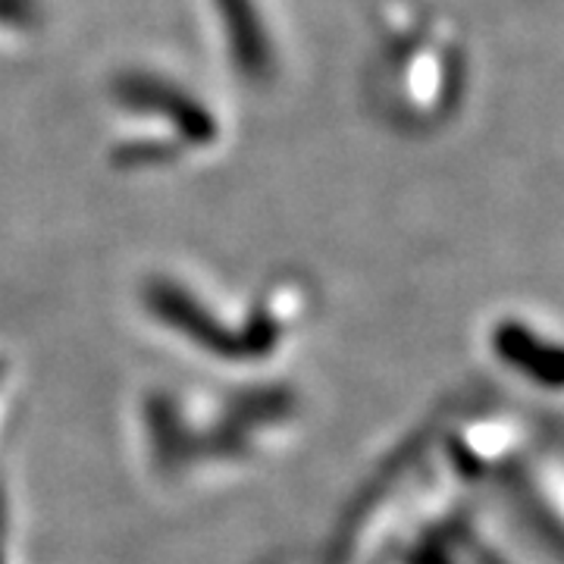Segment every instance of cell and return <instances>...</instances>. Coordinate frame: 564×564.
Returning <instances> with one entry per match:
<instances>
[{"instance_id":"4","label":"cell","mask_w":564,"mask_h":564,"mask_svg":"<svg viewBox=\"0 0 564 564\" xmlns=\"http://www.w3.org/2000/svg\"><path fill=\"white\" fill-rule=\"evenodd\" d=\"M39 17V3L35 0H0V25L10 29H25Z\"/></svg>"},{"instance_id":"3","label":"cell","mask_w":564,"mask_h":564,"mask_svg":"<svg viewBox=\"0 0 564 564\" xmlns=\"http://www.w3.org/2000/svg\"><path fill=\"white\" fill-rule=\"evenodd\" d=\"M176 158V148L161 139L126 141L117 148V163L122 166H144V163H166Z\"/></svg>"},{"instance_id":"2","label":"cell","mask_w":564,"mask_h":564,"mask_svg":"<svg viewBox=\"0 0 564 564\" xmlns=\"http://www.w3.org/2000/svg\"><path fill=\"white\" fill-rule=\"evenodd\" d=\"M223 20V32L229 41V54L245 79L263 82L273 73V44L263 29L254 0H214Z\"/></svg>"},{"instance_id":"1","label":"cell","mask_w":564,"mask_h":564,"mask_svg":"<svg viewBox=\"0 0 564 564\" xmlns=\"http://www.w3.org/2000/svg\"><path fill=\"white\" fill-rule=\"evenodd\" d=\"M113 91L122 107L163 117L188 144H210L217 139V117L173 82L158 79L151 73H126L117 79Z\"/></svg>"}]
</instances>
